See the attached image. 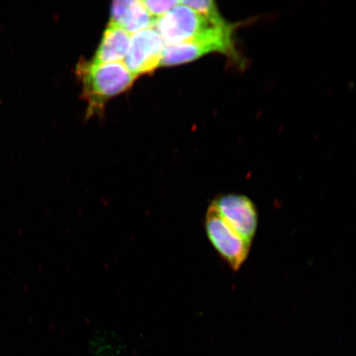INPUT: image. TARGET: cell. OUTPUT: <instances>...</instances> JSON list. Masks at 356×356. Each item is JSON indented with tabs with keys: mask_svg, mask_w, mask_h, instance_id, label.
<instances>
[{
	"mask_svg": "<svg viewBox=\"0 0 356 356\" xmlns=\"http://www.w3.org/2000/svg\"><path fill=\"white\" fill-rule=\"evenodd\" d=\"M156 20L139 0H117L111 6V24L121 26L131 35L154 28Z\"/></svg>",
	"mask_w": 356,
	"mask_h": 356,
	"instance_id": "7",
	"label": "cell"
},
{
	"mask_svg": "<svg viewBox=\"0 0 356 356\" xmlns=\"http://www.w3.org/2000/svg\"><path fill=\"white\" fill-rule=\"evenodd\" d=\"M181 3L184 6L193 8V10L200 13V15L207 17V19L218 26H225L229 24L221 16L216 2L211 1V0L181 1Z\"/></svg>",
	"mask_w": 356,
	"mask_h": 356,
	"instance_id": "9",
	"label": "cell"
},
{
	"mask_svg": "<svg viewBox=\"0 0 356 356\" xmlns=\"http://www.w3.org/2000/svg\"><path fill=\"white\" fill-rule=\"evenodd\" d=\"M131 41L130 33L121 26L109 22L92 62L95 64L122 62L130 50Z\"/></svg>",
	"mask_w": 356,
	"mask_h": 356,
	"instance_id": "8",
	"label": "cell"
},
{
	"mask_svg": "<svg viewBox=\"0 0 356 356\" xmlns=\"http://www.w3.org/2000/svg\"><path fill=\"white\" fill-rule=\"evenodd\" d=\"M212 204L227 224L252 243L258 226V213L252 200L244 195L227 194L216 198Z\"/></svg>",
	"mask_w": 356,
	"mask_h": 356,
	"instance_id": "5",
	"label": "cell"
},
{
	"mask_svg": "<svg viewBox=\"0 0 356 356\" xmlns=\"http://www.w3.org/2000/svg\"><path fill=\"white\" fill-rule=\"evenodd\" d=\"M204 229L207 238L218 254L234 271H238L251 250V244L227 224L211 203L209 207Z\"/></svg>",
	"mask_w": 356,
	"mask_h": 356,
	"instance_id": "4",
	"label": "cell"
},
{
	"mask_svg": "<svg viewBox=\"0 0 356 356\" xmlns=\"http://www.w3.org/2000/svg\"><path fill=\"white\" fill-rule=\"evenodd\" d=\"M150 15L156 19L167 15L173 8H175L180 1H143Z\"/></svg>",
	"mask_w": 356,
	"mask_h": 356,
	"instance_id": "10",
	"label": "cell"
},
{
	"mask_svg": "<svg viewBox=\"0 0 356 356\" xmlns=\"http://www.w3.org/2000/svg\"><path fill=\"white\" fill-rule=\"evenodd\" d=\"M166 44L154 28L131 35L130 50L123 63L136 77L153 72L161 63Z\"/></svg>",
	"mask_w": 356,
	"mask_h": 356,
	"instance_id": "6",
	"label": "cell"
},
{
	"mask_svg": "<svg viewBox=\"0 0 356 356\" xmlns=\"http://www.w3.org/2000/svg\"><path fill=\"white\" fill-rule=\"evenodd\" d=\"M213 26H222L213 24L180 1L167 15L157 19L154 28L168 47L194 41L202 37Z\"/></svg>",
	"mask_w": 356,
	"mask_h": 356,
	"instance_id": "3",
	"label": "cell"
},
{
	"mask_svg": "<svg viewBox=\"0 0 356 356\" xmlns=\"http://www.w3.org/2000/svg\"><path fill=\"white\" fill-rule=\"evenodd\" d=\"M234 28L231 24L213 26L202 38L194 41L166 47L160 65L175 66L188 63L213 52L234 56L232 38Z\"/></svg>",
	"mask_w": 356,
	"mask_h": 356,
	"instance_id": "2",
	"label": "cell"
},
{
	"mask_svg": "<svg viewBox=\"0 0 356 356\" xmlns=\"http://www.w3.org/2000/svg\"><path fill=\"white\" fill-rule=\"evenodd\" d=\"M77 74L88 102V115L100 113L106 102L128 90L136 79L123 62L95 64L81 61L77 66Z\"/></svg>",
	"mask_w": 356,
	"mask_h": 356,
	"instance_id": "1",
	"label": "cell"
}]
</instances>
